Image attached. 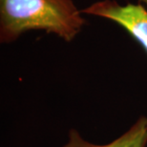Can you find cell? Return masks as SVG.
Wrapping results in <instances>:
<instances>
[{"label": "cell", "mask_w": 147, "mask_h": 147, "mask_svg": "<svg viewBox=\"0 0 147 147\" xmlns=\"http://www.w3.org/2000/svg\"><path fill=\"white\" fill-rule=\"evenodd\" d=\"M81 14L73 0H0V41L39 30L70 42L86 24Z\"/></svg>", "instance_id": "1"}, {"label": "cell", "mask_w": 147, "mask_h": 147, "mask_svg": "<svg viewBox=\"0 0 147 147\" xmlns=\"http://www.w3.org/2000/svg\"><path fill=\"white\" fill-rule=\"evenodd\" d=\"M81 13L116 22L124 28L147 53V9L142 5H120L115 0H101L84 8Z\"/></svg>", "instance_id": "2"}, {"label": "cell", "mask_w": 147, "mask_h": 147, "mask_svg": "<svg viewBox=\"0 0 147 147\" xmlns=\"http://www.w3.org/2000/svg\"><path fill=\"white\" fill-rule=\"evenodd\" d=\"M147 117H140L125 133L107 144H94L85 140L75 129L69 133V140L63 147H146Z\"/></svg>", "instance_id": "3"}, {"label": "cell", "mask_w": 147, "mask_h": 147, "mask_svg": "<svg viewBox=\"0 0 147 147\" xmlns=\"http://www.w3.org/2000/svg\"><path fill=\"white\" fill-rule=\"evenodd\" d=\"M140 2H142V3H143V4H145L146 6H147V0H139Z\"/></svg>", "instance_id": "4"}]
</instances>
